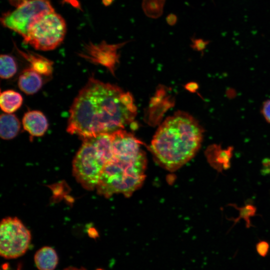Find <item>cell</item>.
<instances>
[{"instance_id": "obj_18", "label": "cell", "mask_w": 270, "mask_h": 270, "mask_svg": "<svg viewBox=\"0 0 270 270\" xmlns=\"http://www.w3.org/2000/svg\"><path fill=\"white\" fill-rule=\"evenodd\" d=\"M260 112L264 120L270 124V98L263 102Z\"/></svg>"}, {"instance_id": "obj_19", "label": "cell", "mask_w": 270, "mask_h": 270, "mask_svg": "<svg viewBox=\"0 0 270 270\" xmlns=\"http://www.w3.org/2000/svg\"><path fill=\"white\" fill-rule=\"evenodd\" d=\"M194 44L193 47L198 50H202L208 44V42H205L201 39H192Z\"/></svg>"}, {"instance_id": "obj_2", "label": "cell", "mask_w": 270, "mask_h": 270, "mask_svg": "<svg viewBox=\"0 0 270 270\" xmlns=\"http://www.w3.org/2000/svg\"><path fill=\"white\" fill-rule=\"evenodd\" d=\"M204 130L188 114L178 112L168 117L154 135L150 146L158 161L174 171L186 164L199 150Z\"/></svg>"}, {"instance_id": "obj_21", "label": "cell", "mask_w": 270, "mask_h": 270, "mask_svg": "<svg viewBox=\"0 0 270 270\" xmlns=\"http://www.w3.org/2000/svg\"><path fill=\"white\" fill-rule=\"evenodd\" d=\"M9 2L14 6L18 7L29 0H8Z\"/></svg>"}, {"instance_id": "obj_6", "label": "cell", "mask_w": 270, "mask_h": 270, "mask_svg": "<svg viewBox=\"0 0 270 270\" xmlns=\"http://www.w3.org/2000/svg\"><path fill=\"white\" fill-rule=\"evenodd\" d=\"M49 0H29L0 18L2 25L25 38L31 26L44 16L54 12Z\"/></svg>"}, {"instance_id": "obj_3", "label": "cell", "mask_w": 270, "mask_h": 270, "mask_svg": "<svg viewBox=\"0 0 270 270\" xmlns=\"http://www.w3.org/2000/svg\"><path fill=\"white\" fill-rule=\"evenodd\" d=\"M146 160L141 149L114 155L101 173L96 186L98 193L106 198L115 194L129 196L142 184Z\"/></svg>"}, {"instance_id": "obj_14", "label": "cell", "mask_w": 270, "mask_h": 270, "mask_svg": "<svg viewBox=\"0 0 270 270\" xmlns=\"http://www.w3.org/2000/svg\"><path fill=\"white\" fill-rule=\"evenodd\" d=\"M22 100L21 94L14 90H9L0 93V108L6 113L12 114L18 110L21 106Z\"/></svg>"}, {"instance_id": "obj_22", "label": "cell", "mask_w": 270, "mask_h": 270, "mask_svg": "<svg viewBox=\"0 0 270 270\" xmlns=\"http://www.w3.org/2000/svg\"><path fill=\"white\" fill-rule=\"evenodd\" d=\"M63 270H86L84 268H78L74 266H69L68 267Z\"/></svg>"}, {"instance_id": "obj_12", "label": "cell", "mask_w": 270, "mask_h": 270, "mask_svg": "<svg viewBox=\"0 0 270 270\" xmlns=\"http://www.w3.org/2000/svg\"><path fill=\"white\" fill-rule=\"evenodd\" d=\"M20 128V123L17 117L12 114H2L0 118V136L8 140L14 138Z\"/></svg>"}, {"instance_id": "obj_23", "label": "cell", "mask_w": 270, "mask_h": 270, "mask_svg": "<svg viewBox=\"0 0 270 270\" xmlns=\"http://www.w3.org/2000/svg\"><path fill=\"white\" fill-rule=\"evenodd\" d=\"M102 1L105 6H109L112 4L114 0H102Z\"/></svg>"}, {"instance_id": "obj_7", "label": "cell", "mask_w": 270, "mask_h": 270, "mask_svg": "<svg viewBox=\"0 0 270 270\" xmlns=\"http://www.w3.org/2000/svg\"><path fill=\"white\" fill-rule=\"evenodd\" d=\"M31 240L29 230L17 218L3 219L0 226V254L5 258H18L28 250Z\"/></svg>"}, {"instance_id": "obj_1", "label": "cell", "mask_w": 270, "mask_h": 270, "mask_svg": "<svg viewBox=\"0 0 270 270\" xmlns=\"http://www.w3.org/2000/svg\"><path fill=\"white\" fill-rule=\"evenodd\" d=\"M136 112L128 92L91 77L72 104L66 130L83 140L123 129Z\"/></svg>"}, {"instance_id": "obj_8", "label": "cell", "mask_w": 270, "mask_h": 270, "mask_svg": "<svg viewBox=\"0 0 270 270\" xmlns=\"http://www.w3.org/2000/svg\"><path fill=\"white\" fill-rule=\"evenodd\" d=\"M22 124L24 130L32 136H43L48 126L46 116L38 110L26 112L23 116Z\"/></svg>"}, {"instance_id": "obj_11", "label": "cell", "mask_w": 270, "mask_h": 270, "mask_svg": "<svg viewBox=\"0 0 270 270\" xmlns=\"http://www.w3.org/2000/svg\"><path fill=\"white\" fill-rule=\"evenodd\" d=\"M34 261L39 270H54L58 264V258L53 248L44 246L36 252Z\"/></svg>"}, {"instance_id": "obj_17", "label": "cell", "mask_w": 270, "mask_h": 270, "mask_svg": "<svg viewBox=\"0 0 270 270\" xmlns=\"http://www.w3.org/2000/svg\"><path fill=\"white\" fill-rule=\"evenodd\" d=\"M0 76L1 78L8 79L13 76L17 70L14 59L8 54H1L0 58Z\"/></svg>"}, {"instance_id": "obj_16", "label": "cell", "mask_w": 270, "mask_h": 270, "mask_svg": "<svg viewBox=\"0 0 270 270\" xmlns=\"http://www.w3.org/2000/svg\"><path fill=\"white\" fill-rule=\"evenodd\" d=\"M166 2V0H142V8L146 16L156 19L162 15Z\"/></svg>"}, {"instance_id": "obj_4", "label": "cell", "mask_w": 270, "mask_h": 270, "mask_svg": "<svg viewBox=\"0 0 270 270\" xmlns=\"http://www.w3.org/2000/svg\"><path fill=\"white\" fill-rule=\"evenodd\" d=\"M112 158L111 154L92 138L84 139L72 162L73 174L84 188L93 190L104 166Z\"/></svg>"}, {"instance_id": "obj_5", "label": "cell", "mask_w": 270, "mask_h": 270, "mask_svg": "<svg viewBox=\"0 0 270 270\" xmlns=\"http://www.w3.org/2000/svg\"><path fill=\"white\" fill-rule=\"evenodd\" d=\"M66 30L64 20L54 12L44 16L34 23L23 40L37 50H50L62 43Z\"/></svg>"}, {"instance_id": "obj_13", "label": "cell", "mask_w": 270, "mask_h": 270, "mask_svg": "<svg viewBox=\"0 0 270 270\" xmlns=\"http://www.w3.org/2000/svg\"><path fill=\"white\" fill-rule=\"evenodd\" d=\"M21 54L30 62L32 68L40 75L49 76L52 74V62L36 54L20 51Z\"/></svg>"}, {"instance_id": "obj_20", "label": "cell", "mask_w": 270, "mask_h": 270, "mask_svg": "<svg viewBox=\"0 0 270 270\" xmlns=\"http://www.w3.org/2000/svg\"><path fill=\"white\" fill-rule=\"evenodd\" d=\"M166 20L167 24L169 26H174L178 22V17L176 14L170 13L166 16Z\"/></svg>"}, {"instance_id": "obj_10", "label": "cell", "mask_w": 270, "mask_h": 270, "mask_svg": "<svg viewBox=\"0 0 270 270\" xmlns=\"http://www.w3.org/2000/svg\"><path fill=\"white\" fill-rule=\"evenodd\" d=\"M127 42L116 44H108L105 42L98 45L91 44L86 48L85 56L92 62H102V60L115 56L116 50Z\"/></svg>"}, {"instance_id": "obj_9", "label": "cell", "mask_w": 270, "mask_h": 270, "mask_svg": "<svg viewBox=\"0 0 270 270\" xmlns=\"http://www.w3.org/2000/svg\"><path fill=\"white\" fill-rule=\"evenodd\" d=\"M42 80L40 74L31 68L24 70L20 74L18 86L20 89L27 94H32L42 88Z\"/></svg>"}, {"instance_id": "obj_15", "label": "cell", "mask_w": 270, "mask_h": 270, "mask_svg": "<svg viewBox=\"0 0 270 270\" xmlns=\"http://www.w3.org/2000/svg\"><path fill=\"white\" fill-rule=\"evenodd\" d=\"M232 148L222 150L220 146L214 144L208 148L207 156L208 160L213 165L219 166V165L224 164L228 166L230 158L232 156Z\"/></svg>"}]
</instances>
